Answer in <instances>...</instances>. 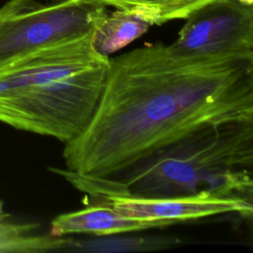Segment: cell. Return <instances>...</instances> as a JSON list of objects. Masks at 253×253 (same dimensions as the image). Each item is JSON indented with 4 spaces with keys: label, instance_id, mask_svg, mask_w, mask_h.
Returning a JSON list of instances; mask_svg holds the SVG:
<instances>
[{
    "label": "cell",
    "instance_id": "obj_5",
    "mask_svg": "<svg viewBox=\"0 0 253 253\" xmlns=\"http://www.w3.org/2000/svg\"><path fill=\"white\" fill-rule=\"evenodd\" d=\"M83 192L94 204L109 206L120 214L142 220H167L174 223L218 214L235 213L251 218L253 203L242 199L211 195L149 198L130 194L111 177L83 175L70 170L48 168Z\"/></svg>",
    "mask_w": 253,
    "mask_h": 253
},
{
    "label": "cell",
    "instance_id": "obj_13",
    "mask_svg": "<svg viewBox=\"0 0 253 253\" xmlns=\"http://www.w3.org/2000/svg\"><path fill=\"white\" fill-rule=\"evenodd\" d=\"M9 215L4 211L0 213V236L18 233H30L38 227L36 223H17L7 219Z\"/></svg>",
    "mask_w": 253,
    "mask_h": 253
},
{
    "label": "cell",
    "instance_id": "obj_12",
    "mask_svg": "<svg viewBox=\"0 0 253 253\" xmlns=\"http://www.w3.org/2000/svg\"><path fill=\"white\" fill-rule=\"evenodd\" d=\"M166 240H148L141 238H100L78 241L71 238L67 251H121L136 249H152V246L159 248L165 246Z\"/></svg>",
    "mask_w": 253,
    "mask_h": 253
},
{
    "label": "cell",
    "instance_id": "obj_8",
    "mask_svg": "<svg viewBox=\"0 0 253 253\" xmlns=\"http://www.w3.org/2000/svg\"><path fill=\"white\" fill-rule=\"evenodd\" d=\"M175 224L167 220H142L124 216L112 208L93 204L83 210L57 215L51 220L49 233L64 236L72 233H89L96 236L165 227Z\"/></svg>",
    "mask_w": 253,
    "mask_h": 253
},
{
    "label": "cell",
    "instance_id": "obj_2",
    "mask_svg": "<svg viewBox=\"0 0 253 253\" xmlns=\"http://www.w3.org/2000/svg\"><path fill=\"white\" fill-rule=\"evenodd\" d=\"M111 178L141 197L211 195L252 202L253 122L204 127Z\"/></svg>",
    "mask_w": 253,
    "mask_h": 253
},
{
    "label": "cell",
    "instance_id": "obj_10",
    "mask_svg": "<svg viewBox=\"0 0 253 253\" xmlns=\"http://www.w3.org/2000/svg\"><path fill=\"white\" fill-rule=\"evenodd\" d=\"M149 27V24L137 17L116 10L108 14L96 28L94 47L101 54L109 56L145 34Z\"/></svg>",
    "mask_w": 253,
    "mask_h": 253
},
{
    "label": "cell",
    "instance_id": "obj_15",
    "mask_svg": "<svg viewBox=\"0 0 253 253\" xmlns=\"http://www.w3.org/2000/svg\"><path fill=\"white\" fill-rule=\"evenodd\" d=\"M3 212V202L0 201V213Z\"/></svg>",
    "mask_w": 253,
    "mask_h": 253
},
{
    "label": "cell",
    "instance_id": "obj_3",
    "mask_svg": "<svg viewBox=\"0 0 253 253\" xmlns=\"http://www.w3.org/2000/svg\"><path fill=\"white\" fill-rule=\"evenodd\" d=\"M110 57L83 70L0 98V122L64 143L89 124L100 99Z\"/></svg>",
    "mask_w": 253,
    "mask_h": 253
},
{
    "label": "cell",
    "instance_id": "obj_4",
    "mask_svg": "<svg viewBox=\"0 0 253 253\" xmlns=\"http://www.w3.org/2000/svg\"><path fill=\"white\" fill-rule=\"evenodd\" d=\"M108 15L97 0H8L0 7V67L37 49L84 36Z\"/></svg>",
    "mask_w": 253,
    "mask_h": 253
},
{
    "label": "cell",
    "instance_id": "obj_9",
    "mask_svg": "<svg viewBox=\"0 0 253 253\" xmlns=\"http://www.w3.org/2000/svg\"><path fill=\"white\" fill-rule=\"evenodd\" d=\"M151 25L186 19L211 0H97Z\"/></svg>",
    "mask_w": 253,
    "mask_h": 253
},
{
    "label": "cell",
    "instance_id": "obj_7",
    "mask_svg": "<svg viewBox=\"0 0 253 253\" xmlns=\"http://www.w3.org/2000/svg\"><path fill=\"white\" fill-rule=\"evenodd\" d=\"M94 32L37 49L0 67V98L108 59L95 49Z\"/></svg>",
    "mask_w": 253,
    "mask_h": 253
},
{
    "label": "cell",
    "instance_id": "obj_6",
    "mask_svg": "<svg viewBox=\"0 0 253 253\" xmlns=\"http://www.w3.org/2000/svg\"><path fill=\"white\" fill-rule=\"evenodd\" d=\"M170 45L190 55H253L252 5L211 0L186 18Z\"/></svg>",
    "mask_w": 253,
    "mask_h": 253
},
{
    "label": "cell",
    "instance_id": "obj_1",
    "mask_svg": "<svg viewBox=\"0 0 253 253\" xmlns=\"http://www.w3.org/2000/svg\"><path fill=\"white\" fill-rule=\"evenodd\" d=\"M241 122H253V55L145 44L110 58L94 114L62 155L67 170L111 177L204 127Z\"/></svg>",
    "mask_w": 253,
    "mask_h": 253
},
{
    "label": "cell",
    "instance_id": "obj_11",
    "mask_svg": "<svg viewBox=\"0 0 253 253\" xmlns=\"http://www.w3.org/2000/svg\"><path fill=\"white\" fill-rule=\"evenodd\" d=\"M70 238L55 236L50 233L30 235L18 233L0 236V252L42 253L51 251H66Z\"/></svg>",
    "mask_w": 253,
    "mask_h": 253
},
{
    "label": "cell",
    "instance_id": "obj_14",
    "mask_svg": "<svg viewBox=\"0 0 253 253\" xmlns=\"http://www.w3.org/2000/svg\"><path fill=\"white\" fill-rule=\"evenodd\" d=\"M239 1H241L245 4H248V5H252V3H253V0H239Z\"/></svg>",
    "mask_w": 253,
    "mask_h": 253
}]
</instances>
